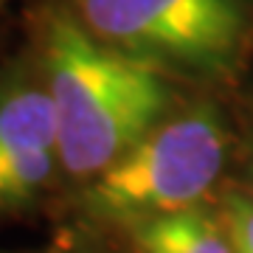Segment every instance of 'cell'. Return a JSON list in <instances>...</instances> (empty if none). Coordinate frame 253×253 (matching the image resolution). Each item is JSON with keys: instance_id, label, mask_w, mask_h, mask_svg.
Returning a JSON list of instances; mask_svg holds the SVG:
<instances>
[{"instance_id": "cell-4", "label": "cell", "mask_w": 253, "mask_h": 253, "mask_svg": "<svg viewBox=\"0 0 253 253\" xmlns=\"http://www.w3.org/2000/svg\"><path fill=\"white\" fill-rule=\"evenodd\" d=\"M62 169L45 82L17 71L0 82V214L31 206Z\"/></svg>"}, {"instance_id": "cell-3", "label": "cell", "mask_w": 253, "mask_h": 253, "mask_svg": "<svg viewBox=\"0 0 253 253\" xmlns=\"http://www.w3.org/2000/svg\"><path fill=\"white\" fill-rule=\"evenodd\" d=\"M101 42L161 71L228 76L253 31V0H62Z\"/></svg>"}, {"instance_id": "cell-6", "label": "cell", "mask_w": 253, "mask_h": 253, "mask_svg": "<svg viewBox=\"0 0 253 253\" xmlns=\"http://www.w3.org/2000/svg\"><path fill=\"white\" fill-rule=\"evenodd\" d=\"M222 217L234 239V253H253V197L231 194L225 200Z\"/></svg>"}, {"instance_id": "cell-1", "label": "cell", "mask_w": 253, "mask_h": 253, "mask_svg": "<svg viewBox=\"0 0 253 253\" xmlns=\"http://www.w3.org/2000/svg\"><path fill=\"white\" fill-rule=\"evenodd\" d=\"M37 51L62 172L76 180L104 172L169 110L166 71L101 42L62 0H48L40 11Z\"/></svg>"}, {"instance_id": "cell-5", "label": "cell", "mask_w": 253, "mask_h": 253, "mask_svg": "<svg viewBox=\"0 0 253 253\" xmlns=\"http://www.w3.org/2000/svg\"><path fill=\"white\" fill-rule=\"evenodd\" d=\"M132 236L141 253H234L225 217L200 206L135 222Z\"/></svg>"}, {"instance_id": "cell-2", "label": "cell", "mask_w": 253, "mask_h": 253, "mask_svg": "<svg viewBox=\"0 0 253 253\" xmlns=\"http://www.w3.org/2000/svg\"><path fill=\"white\" fill-rule=\"evenodd\" d=\"M228 152V132L211 104L161 121L87 180L82 208L93 219L135 225L149 217L197 206L217 183Z\"/></svg>"}]
</instances>
